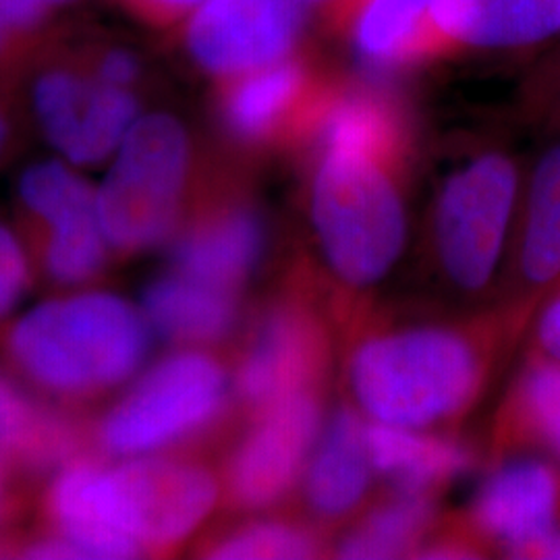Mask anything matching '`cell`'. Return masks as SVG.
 Segmentation results:
<instances>
[{"label":"cell","instance_id":"1","mask_svg":"<svg viewBox=\"0 0 560 560\" xmlns=\"http://www.w3.org/2000/svg\"><path fill=\"white\" fill-rule=\"evenodd\" d=\"M152 345L141 307L106 291L42 301L2 337L15 376L55 399H85L131 381Z\"/></svg>","mask_w":560,"mask_h":560},{"label":"cell","instance_id":"2","mask_svg":"<svg viewBox=\"0 0 560 560\" xmlns=\"http://www.w3.org/2000/svg\"><path fill=\"white\" fill-rule=\"evenodd\" d=\"M481 370L465 335L416 326L363 340L349 363V382L370 420L423 430L474 400Z\"/></svg>","mask_w":560,"mask_h":560},{"label":"cell","instance_id":"3","mask_svg":"<svg viewBox=\"0 0 560 560\" xmlns=\"http://www.w3.org/2000/svg\"><path fill=\"white\" fill-rule=\"evenodd\" d=\"M393 164L322 150L310 217L330 270L349 287L384 279L405 249L407 214Z\"/></svg>","mask_w":560,"mask_h":560},{"label":"cell","instance_id":"4","mask_svg":"<svg viewBox=\"0 0 560 560\" xmlns=\"http://www.w3.org/2000/svg\"><path fill=\"white\" fill-rule=\"evenodd\" d=\"M189 138L171 115L138 119L117 148L96 189V208L110 249L141 254L175 229L189 175Z\"/></svg>","mask_w":560,"mask_h":560},{"label":"cell","instance_id":"5","mask_svg":"<svg viewBox=\"0 0 560 560\" xmlns=\"http://www.w3.org/2000/svg\"><path fill=\"white\" fill-rule=\"evenodd\" d=\"M229 382L221 363L179 351L145 370L98 425L102 448L115 457H145L203 430L221 416Z\"/></svg>","mask_w":560,"mask_h":560},{"label":"cell","instance_id":"6","mask_svg":"<svg viewBox=\"0 0 560 560\" xmlns=\"http://www.w3.org/2000/svg\"><path fill=\"white\" fill-rule=\"evenodd\" d=\"M520 196V171L501 150L463 162L442 183L434 206V241L444 275L460 291L490 284Z\"/></svg>","mask_w":560,"mask_h":560},{"label":"cell","instance_id":"7","mask_svg":"<svg viewBox=\"0 0 560 560\" xmlns=\"http://www.w3.org/2000/svg\"><path fill=\"white\" fill-rule=\"evenodd\" d=\"M21 240L36 277L55 287H81L96 279L108 260L96 189L69 162L42 161L18 180Z\"/></svg>","mask_w":560,"mask_h":560},{"label":"cell","instance_id":"8","mask_svg":"<svg viewBox=\"0 0 560 560\" xmlns=\"http://www.w3.org/2000/svg\"><path fill=\"white\" fill-rule=\"evenodd\" d=\"M32 110L42 136L69 164L88 166L117 152L138 115L127 88L48 67L32 85Z\"/></svg>","mask_w":560,"mask_h":560},{"label":"cell","instance_id":"9","mask_svg":"<svg viewBox=\"0 0 560 560\" xmlns=\"http://www.w3.org/2000/svg\"><path fill=\"white\" fill-rule=\"evenodd\" d=\"M322 432V402L314 388L260 409V418L240 442L229 488L243 509H266L298 483Z\"/></svg>","mask_w":560,"mask_h":560},{"label":"cell","instance_id":"10","mask_svg":"<svg viewBox=\"0 0 560 560\" xmlns=\"http://www.w3.org/2000/svg\"><path fill=\"white\" fill-rule=\"evenodd\" d=\"M301 27L300 0H203L187 42L210 73L241 75L289 59Z\"/></svg>","mask_w":560,"mask_h":560},{"label":"cell","instance_id":"11","mask_svg":"<svg viewBox=\"0 0 560 560\" xmlns=\"http://www.w3.org/2000/svg\"><path fill=\"white\" fill-rule=\"evenodd\" d=\"M326 342L318 322L293 305H280L260 322L237 370L241 399L258 411L310 390L320 378Z\"/></svg>","mask_w":560,"mask_h":560},{"label":"cell","instance_id":"12","mask_svg":"<svg viewBox=\"0 0 560 560\" xmlns=\"http://www.w3.org/2000/svg\"><path fill=\"white\" fill-rule=\"evenodd\" d=\"M446 55H517L560 38V0H432Z\"/></svg>","mask_w":560,"mask_h":560},{"label":"cell","instance_id":"13","mask_svg":"<svg viewBox=\"0 0 560 560\" xmlns=\"http://www.w3.org/2000/svg\"><path fill=\"white\" fill-rule=\"evenodd\" d=\"M560 481L555 469L536 459L506 463L483 481L474 520L501 540L509 555L559 527Z\"/></svg>","mask_w":560,"mask_h":560},{"label":"cell","instance_id":"14","mask_svg":"<svg viewBox=\"0 0 560 560\" xmlns=\"http://www.w3.org/2000/svg\"><path fill=\"white\" fill-rule=\"evenodd\" d=\"M266 252L260 214L226 206L189 226L173 245V270L240 293Z\"/></svg>","mask_w":560,"mask_h":560},{"label":"cell","instance_id":"15","mask_svg":"<svg viewBox=\"0 0 560 560\" xmlns=\"http://www.w3.org/2000/svg\"><path fill=\"white\" fill-rule=\"evenodd\" d=\"M353 21V44L374 71H397L448 57L432 18V0H342Z\"/></svg>","mask_w":560,"mask_h":560},{"label":"cell","instance_id":"16","mask_svg":"<svg viewBox=\"0 0 560 560\" xmlns=\"http://www.w3.org/2000/svg\"><path fill=\"white\" fill-rule=\"evenodd\" d=\"M75 451V425L18 376L0 372V459L7 467L15 476L55 474Z\"/></svg>","mask_w":560,"mask_h":560},{"label":"cell","instance_id":"17","mask_svg":"<svg viewBox=\"0 0 560 560\" xmlns=\"http://www.w3.org/2000/svg\"><path fill=\"white\" fill-rule=\"evenodd\" d=\"M310 122L322 150L361 154L395 166L405 148V125L395 102L376 88L328 92L312 106Z\"/></svg>","mask_w":560,"mask_h":560},{"label":"cell","instance_id":"18","mask_svg":"<svg viewBox=\"0 0 560 560\" xmlns=\"http://www.w3.org/2000/svg\"><path fill=\"white\" fill-rule=\"evenodd\" d=\"M372 471L365 423L353 409L342 407L322 430L303 471L312 511L324 520L351 513L363 501Z\"/></svg>","mask_w":560,"mask_h":560},{"label":"cell","instance_id":"19","mask_svg":"<svg viewBox=\"0 0 560 560\" xmlns=\"http://www.w3.org/2000/svg\"><path fill=\"white\" fill-rule=\"evenodd\" d=\"M141 312L152 330L177 342L206 345L231 335L240 318V293L171 268L148 284Z\"/></svg>","mask_w":560,"mask_h":560},{"label":"cell","instance_id":"20","mask_svg":"<svg viewBox=\"0 0 560 560\" xmlns=\"http://www.w3.org/2000/svg\"><path fill=\"white\" fill-rule=\"evenodd\" d=\"M365 442L374 471L395 481L399 492L428 494L471 465L469 451L459 442L425 436L413 428L370 421Z\"/></svg>","mask_w":560,"mask_h":560},{"label":"cell","instance_id":"21","mask_svg":"<svg viewBox=\"0 0 560 560\" xmlns=\"http://www.w3.org/2000/svg\"><path fill=\"white\" fill-rule=\"evenodd\" d=\"M310 92L307 69L298 60H280L243 73L224 98V120L241 140H264L307 101Z\"/></svg>","mask_w":560,"mask_h":560},{"label":"cell","instance_id":"22","mask_svg":"<svg viewBox=\"0 0 560 560\" xmlns=\"http://www.w3.org/2000/svg\"><path fill=\"white\" fill-rule=\"evenodd\" d=\"M521 270L532 284L560 277V141L534 166L521 235Z\"/></svg>","mask_w":560,"mask_h":560},{"label":"cell","instance_id":"23","mask_svg":"<svg viewBox=\"0 0 560 560\" xmlns=\"http://www.w3.org/2000/svg\"><path fill=\"white\" fill-rule=\"evenodd\" d=\"M432 521L428 494L399 492L339 544L340 559H397L416 548Z\"/></svg>","mask_w":560,"mask_h":560},{"label":"cell","instance_id":"24","mask_svg":"<svg viewBox=\"0 0 560 560\" xmlns=\"http://www.w3.org/2000/svg\"><path fill=\"white\" fill-rule=\"evenodd\" d=\"M316 552L318 541L310 532L291 523L261 521L222 538L208 557L224 560L310 559Z\"/></svg>","mask_w":560,"mask_h":560},{"label":"cell","instance_id":"25","mask_svg":"<svg viewBox=\"0 0 560 560\" xmlns=\"http://www.w3.org/2000/svg\"><path fill=\"white\" fill-rule=\"evenodd\" d=\"M520 397L525 420L560 459V363H532L521 381Z\"/></svg>","mask_w":560,"mask_h":560},{"label":"cell","instance_id":"26","mask_svg":"<svg viewBox=\"0 0 560 560\" xmlns=\"http://www.w3.org/2000/svg\"><path fill=\"white\" fill-rule=\"evenodd\" d=\"M34 280V264L20 231L9 222L0 221V330L7 328L20 310Z\"/></svg>","mask_w":560,"mask_h":560},{"label":"cell","instance_id":"27","mask_svg":"<svg viewBox=\"0 0 560 560\" xmlns=\"http://www.w3.org/2000/svg\"><path fill=\"white\" fill-rule=\"evenodd\" d=\"M44 0H0V65L23 50L27 38L46 18Z\"/></svg>","mask_w":560,"mask_h":560},{"label":"cell","instance_id":"28","mask_svg":"<svg viewBox=\"0 0 560 560\" xmlns=\"http://www.w3.org/2000/svg\"><path fill=\"white\" fill-rule=\"evenodd\" d=\"M529 94L536 106L550 110L560 120V48L541 60L529 83Z\"/></svg>","mask_w":560,"mask_h":560},{"label":"cell","instance_id":"29","mask_svg":"<svg viewBox=\"0 0 560 560\" xmlns=\"http://www.w3.org/2000/svg\"><path fill=\"white\" fill-rule=\"evenodd\" d=\"M138 73H140L138 60L125 50L108 52L98 67V80L117 88H127L131 81H136Z\"/></svg>","mask_w":560,"mask_h":560},{"label":"cell","instance_id":"30","mask_svg":"<svg viewBox=\"0 0 560 560\" xmlns=\"http://www.w3.org/2000/svg\"><path fill=\"white\" fill-rule=\"evenodd\" d=\"M538 342L548 360L560 363V295L552 301L538 322Z\"/></svg>","mask_w":560,"mask_h":560},{"label":"cell","instance_id":"31","mask_svg":"<svg viewBox=\"0 0 560 560\" xmlns=\"http://www.w3.org/2000/svg\"><path fill=\"white\" fill-rule=\"evenodd\" d=\"M511 557L513 559H560V525L540 538L527 541Z\"/></svg>","mask_w":560,"mask_h":560},{"label":"cell","instance_id":"32","mask_svg":"<svg viewBox=\"0 0 560 560\" xmlns=\"http://www.w3.org/2000/svg\"><path fill=\"white\" fill-rule=\"evenodd\" d=\"M13 478L15 474L0 459V523L9 517L13 506Z\"/></svg>","mask_w":560,"mask_h":560},{"label":"cell","instance_id":"33","mask_svg":"<svg viewBox=\"0 0 560 560\" xmlns=\"http://www.w3.org/2000/svg\"><path fill=\"white\" fill-rule=\"evenodd\" d=\"M471 550L457 546V544H439L423 552L425 559H474L476 555H469Z\"/></svg>","mask_w":560,"mask_h":560},{"label":"cell","instance_id":"34","mask_svg":"<svg viewBox=\"0 0 560 560\" xmlns=\"http://www.w3.org/2000/svg\"><path fill=\"white\" fill-rule=\"evenodd\" d=\"M141 2L148 4V7H152V9H156L159 13L173 15V13H180V11H185V9L194 7V4H198L200 0H141Z\"/></svg>","mask_w":560,"mask_h":560},{"label":"cell","instance_id":"35","mask_svg":"<svg viewBox=\"0 0 560 560\" xmlns=\"http://www.w3.org/2000/svg\"><path fill=\"white\" fill-rule=\"evenodd\" d=\"M9 141H11V119H9L7 104H4L2 96H0V162H2L7 150H9Z\"/></svg>","mask_w":560,"mask_h":560},{"label":"cell","instance_id":"36","mask_svg":"<svg viewBox=\"0 0 560 560\" xmlns=\"http://www.w3.org/2000/svg\"><path fill=\"white\" fill-rule=\"evenodd\" d=\"M301 4H330V2H337L342 4V0H300Z\"/></svg>","mask_w":560,"mask_h":560},{"label":"cell","instance_id":"37","mask_svg":"<svg viewBox=\"0 0 560 560\" xmlns=\"http://www.w3.org/2000/svg\"><path fill=\"white\" fill-rule=\"evenodd\" d=\"M44 2L50 7V4H59V2H67V0H44Z\"/></svg>","mask_w":560,"mask_h":560}]
</instances>
